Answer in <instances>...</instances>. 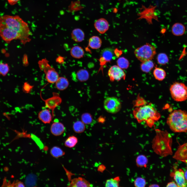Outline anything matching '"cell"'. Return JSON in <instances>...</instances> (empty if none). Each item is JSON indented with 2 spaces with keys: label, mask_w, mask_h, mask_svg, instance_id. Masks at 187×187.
Returning <instances> with one entry per match:
<instances>
[{
  "label": "cell",
  "mask_w": 187,
  "mask_h": 187,
  "mask_svg": "<svg viewBox=\"0 0 187 187\" xmlns=\"http://www.w3.org/2000/svg\"><path fill=\"white\" fill-rule=\"evenodd\" d=\"M154 10V8H146L141 12L140 15L141 17L145 18L148 22H151L152 19L156 18Z\"/></svg>",
  "instance_id": "obj_19"
},
{
  "label": "cell",
  "mask_w": 187,
  "mask_h": 187,
  "mask_svg": "<svg viewBox=\"0 0 187 187\" xmlns=\"http://www.w3.org/2000/svg\"><path fill=\"white\" fill-rule=\"evenodd\" d=\"M166 123L174 132H187V112L180 109L174 110L169 115Z\"/></svg>",
  "instance_id": "obj_4"
},
{
  "label": "cell",
  "mask_w": 187,
  "mask_h": 187,
  "mask_svg": "<svg viewBox=\"0 0 187 187\" xmlns=\"http://www.w3.org/2000/svg\"><path fill=\"white\" fill-rule=\"evenodd\" d=\"M69 85V82L66 78L62 77H59L56 82V88L60 90H63L66 89Z\"/></svg>",
  "instance_id": "obj_22"
},
{
  "label": "cell",
  "mask_w": 187,
  "mask_h": 187,
  "mask_svg": "<svg viewBox=\"0 0 187 187\" xmlns=\"http://www.w3.org/2000/svg\"><path fill=\"white\" fill-rule=\"evenodd\" d=\"M70 54L73 57L79 59L83 57L84 55V51L83 49L79 46H75L71 49Z\"/></svg>",
  "instance_id": "obj_21"
},
{
  "label": "cell",
  "mask_w": 187,
  "mask_h": 187,
  "mask_svg": "<svg viewBox=\"0 0 187 187\" xmlns=\"http://www.w3.org/2000/svg\"></svg>",
  "instance_id": "obj_45"
},
{
  "label": "cell",
  "mask_w": 187,
  "mask_h": 187,
  "mask_svg": "<svg viewBox=\"0 0 187 187\" xmlns=\"http://www.w3.org/2000/svg\"><path fill=\"white\" fill-rule=\"evenodd\" d=\"M78 142L77 138L74 136L69 137L65 140L64 145L65 146L69 148L74 147Z\"/></svg>",
  "instance_id": "obj_30"
},
{
  "label": "cell",
  "mask_w": 187,
  "mask_h": 187,
  "mask_svg": "<svg viewBox=\"0 0 187 187\" xmlns=\"http://www.w3.org/2000/svg\"><path fill=\"white\" fill-rule=\"evenodd\" d=\"M32 139L35 141L37 144L40 147L42 148L43 147V145L41 141L36 136L34 135H32Z\"/></svg>",
  "instance_id": "obj_37"
},
{
  "label": "cell",
  "mask_w": 187,
  "mask_h": 187,
  "mask_svg": "<svg viewBox=\"0 0 187 187\" xmlns=\"http://www.w3.org/2000/svg\"><path fill=\"white\" fill-rule=\"evenodd\" d=\"M72 39L75 42H79L82 41L85 37V34L82 30L79 28L74 29L71 33Z\"/></svg>",
  "instance_id": "obj_18"
},
{
  "label": "cell",
  "mask_w": 187,
  "mask_h": 187,
  "mask_svg": "<svg viewBox=\"0 0 187 187\" xmlns=\"http://www.w3.org/2000/svg\"><path fill=\"white\" fill-rule=\"evenodd\" d=\"M45 107L51 110L53 116H54V112L55 108L61 103L62 100L58 93H53L52 96L47 99L44 100Z\"/></svg>",
  "instance_id": "obj_10"
},
{
  "label": "cell",
  "mask_w": 187,
  "mask_h": 187,
  "mask_svg": "<svg viewBox=\"0 0 187 187\" xmlns=\"http://www.w3.org/2000/svg\"><path fill=\"white\" fill-rule=\"evenodd\" d=\"M82 122L84 124H90L92 121L91 115L89 113H85L82 115L81 117Z\"/></svg>",
  "instance_id": "obj_33"
},
{
  "label": "cell",
  "mask_w": 187,
  "mask_h": 187,
  "mask_svg": "<svg viewBox=\"0 0 187 187\" xmlns=\"http://www.w3.org/2000/svg\"><path fill=\"white\" fill-rule=\"evenodd\" d=\"M15 186L16 187H24V184L22 182L18 181L15 183Z\"/></svg>",
  "instance_id": "obj_42"
},
{
  "label": "cell",
  "mask_w": 187,
  "mask_h": 187,
  "mask_svg": "<svg viewBox=\"0 0 187 187\" xmlns=\"http://www.w3.org/2000/svg\"><path fill=\"white\" fill-rule=\"evenodd\" d=\"M120 181V178L119 176L108 179L106 182L105 186L106 187H119Z\"/></svg>",
  "instance_id": "obj_27"
},
{
  "label": "cell",
  "mask_w": 187,
  "mask_h": 187,
  "mask_svg": "<svg viewBox=\"0 0 187 187\" xmlns=\"http://www.w3.org/2000/svg\"><path fill=\"white\" fill-rule=\"evenodd\" d=\"M39 119L45 124L49 123L52 120V116L49 109H45L39 112L38 114Z\"/></svg>",
  "instance_id": "obj_16"
},
{
  "label": "cell",
  "mask_w": 187,
  "mask_h": 187,
  "mask_svg": "<svg viewBox=\"0 0 187 187\" xmlns=\"http://www.w3.org/2000/svg\"><path fill=\"white\" fill-rule=\"evenodd\" d=\"M9 3L11 5H14L17 3L20 0H7Z\"/></svg>",
  "instance_id": "obj_39"
},
{
  "label": "cell",
  "mask_w": 187,
  "mask_h": 187,
  "mask_svg": "<svg viewBox=\"0 0 187 187\" xmlns=\"http://www.w3.org/2000/svg\"><path fill=\"white\" fill-rule=\"evenodd\" d=\"M136 57L142 62L151 60L156 54L155 48L146 43L136 49L134 52Z\"/></svg>",
  "instance_id": "obj_5"
},
{
  "label": "cell",
  "mask_w": 187,
  "mask_h": 187,
  "mask_svg": "<svg viewBox=\"0 0 187 187\" xmlns=\"http://www.w3.org/2000/svg\"><path fill=\"white\" fill-rule=\"evenodd\" d=\"M65 129L64 125L61 123L55 122L52 124L50 131L55 136L61 135L64 132Z\"/></svg>",
  "instance_id": "obj_15"
},
{
  "label": "cell",
  "mask_w": 187,
  "mask_h": 187,
  "mask_svg": "<svg viewBox=\"0 0 187 187\" xmlns=\"http://www.w3.org/2000/svg\"><path fill=\"white\" fill-rule=\"evenodd\" d=\"M108 75L111 81H119L122 79H125L126 75L122 69L117 65H113L109 69Z\"/></svg>",
  "instance_id": "obj_9"
},
{
  "label": "cell",
  "mask_w": 187,
  "mask_h": 187,
  "mask_svg": "<svg viewBox=\"0 0 187 187\" xmlns=\"http://www.w3.org/2000/svg\"><path fill=\"white\" fill-rule=\"evenodd\" d=\"M157 60L158 63L161 65H165L169 62V58L167 55L164 53H161L157 56Z\"/></svg>",
  "instance_id": "obj_32"
},
{
  "label": "cell",
  "mask_w": 187,
  "mask_h": 187,
  "mask_svg": "<svg viewBox=\"0 0 187 187\" xmlns=\"http://www.w3.org/2000/svg\"><path fill=\"white\" fill-rule=\"evenodd\" d=\"M102 44L101 39L97 36H93L90 37L89 40V46L92 49H97L100 48Z\"/></svg>",
  "instance_id": "obj_20"
},
{
  "label": "cell",
  "mask_w": 187,
  "mask_h": 187,
  "mask_svg": "<svg viewBox=\"0 0 187 187\" xmlns=\"http://www.w3.org/2000/svg\"><path fill=\"white\" fill-rule=\"evenodd\" d=\"M145 180L142 177L137 178L134 182V185L136 187H144L146 185Z\"/></svg>",
  "instance_id": "obj_34"
},
{
  "label": "cell",
  "mask_w": 187,
  "mask_h": 187,
  "mask_svg": "<svg viewBox=\"0 0 187 187\" xmlns=\"http://www.w3.org/2000/svg\"><path fill=\"white\" fill-rule=\"evenodd\" d=\"M73 128L74 131L77 133L83 132L85 129L84 124L82 121H78L73 124Z\"/></svg>",
  "instance_id": "obj_28"
},
{
  "label": "cell",
  "mask_w": 187,
  "mask_h": 187,
  "mask_svg": "<svg viewBox=\"0 0 187 187\" xmlns=\"http://www.w3.org/2000/svg\"><path fill=\"white\" fill-rule=\"evenodd\" d=\"M104 107L105 110L108 112L115 113L120 110L121 104L117 98L114 97H109L104 100Z\"/></svg>",
  "instance_id": "obj_8"
},
{
  "label": "cell",
  "mask_w": 187,
  "mask_h": 187,
  "mask_svg": "<svg viewBox=\"0 0 187 187\" xmlns=\"http://www.w3.org/2000/svg\"><path fill=\"white\" fill-rule=\"evenodd\" d=\"M33 87V86L31 85L28 82H25L23 86V91L25 93H29L31 91Z\"/></svg>",
  "instance_id": "obj_36"
},
{
  "label": "cell",
  "mask_w": 187,
  "mask_h": 187,
  "mask_svg": "<svg viewBox=\"0 0 187 187\" xmlns=\"http://www.w3.org/2000/svg\"><path fill=\"white\" fill-rule=\"evenodd\" d=\"M64 59L63 57L59 56L57 58L56 61L60 63H63L64 62Z\"/></svg>",
  "instance_id": "obj_40"
},
{
  "label": "cell",
  "mask_w": 187,
  "mask_h": 187,
  "mask_svg": "<svg viewBox=\"0 0 187 187\" xmlns=\"http://www.w3.org/2000/svg\"><path fill=\"white\" fill-rule=\"evenodd\" d=\"M113 57V53L111 49L108 48L104 49L102 52L99 60L101 66L99 70H102L103 66L106 65L107 63L111 61Z\"/></svg>",
  "instance_id": "obj_12"
},
{
  "label": "cell",
  "mask_w": 187,
  "mask_h": 187,
  "mask_svg": "<svg viewBox=\"0 0 187 187\" xmlns=\"http://www.w3.org/2000/svg\"><path fill=\"white\" fill-rule=\"evenodd\" d=\"M122 52L121 50L116 49L114 51V53L116 56H119L122 54Z\"/></svg>",
  "instance_id": "obj_41"
},
{
  "label": "cell",
  "mask_w": 187,
  "mask_h": 187,
  "mask_svg": "<svg viewBox=\"0 0 187 187\" xmlns=\"http://www.w3.org/2000/svg\"><path fill=\"white\" fill-rule=\"evenodd\" d=\"M171 96L177 102L184 101L187 99V86L183 83L175 82L170 88Z\"/></svg>",
  "instance_id": "obj_6"
},
{
  "label": "cell",
  "mask_w": 187,
  "mask_h": 187,
  "mask_svg": "<svg viewBox=\"0 0 187 187\" xmlns=\"http://www.w3.org/2000/svg\"><path fill=\"white\" fill-rule=\"evenodd\" d=\"M38 64L40 69L45 74L47 81L50 83H56L59 77V74L50 65L48 60L46 58L42 59L39 61Z\"/></svg>",
  "instance_id": "obj_7"
},
{
  "label": "cell",
  "mask_w": 187,
  "mask_h": 187,
  "mask_svg": "<svg viewBox=\"0 0 187 187\" xmlns=\"http://www.w3.org/2000/svg\"><path fill=\"white\" fill-rule=\"evenodd\" d=\"M185 28L183 24L180 23H176L172 25L171 32L175 36H180L183 35L185 32Z\"/></svg>",
  "instance_id": "obj_17"
},
{
  "label": "cell",
  "mask_w": 187,
  "mask_h": 187,
  "mask_svg": "<svg viewBox=\"0 0 187 187\" xmlns=\"http://www.w3.org/2000/svg\"><path fill=\"white\" fill-rule=\"evenodd\" d=\"M9 68L8 64L0 63V74L3 76L5 75L8 72Z\"/></svg>",
  "instance_id": "obj_35"
},
{
  "label": "cell",
  "mask_w": 187,
  "mask_h": 187,
  "mask_svg": "<svg viewBox=\"0 0 187 187\" xmlns=\"http://www.w3.org/2000/svg\"><path fill=\"white\" fill-rule=\"evenodd\" d=\"M184 171L181 169L175 170L170 173L176 183L179 187H187V181L184 176Z\"/></svg>",
  "instance_id": "obj_11"
},
{
  "label": "cell",
  "mask_w": 187,
  "mask_h": 187,
  "mask_svg": "<svg viewBox=\"0 0 187 187\" xmlns=\"http://www.w3.org/2000/svg\"><path fill=\"white\" fill-rule=\"evenodd\" d=\"M94 26L96 30L99 33L103 34L109 29V25L108 21L104 18H100L95 22Z\"/></svg>",
  "instance_id": "obj_13"
},
{
  "label": "cell",
  "mask_w": 187,
  "mask_h": 187,
  "mask_svg": "<svg viewBox=\"0 0 187 187\" xmlns=\"http://www.w3.org/2000/svg\"><path fill=\"white\" fill-rule=\"evenodd\" d=\"M90 182L82 177L74 178L71 179L68 186L73 187H89L93 186Z\"/></svg>",
  "instance_id": "obj_14"
},
{
  "label": "cell",
  "mask_w": 187,
  "mask_h": 187,
  "mask_svg": "<svg viewBox=\"0 0 187 187\" xmlns=\"http://www.w3.org/2000/svg\"><path fill=\"white\" fill-rule=\"evenodd\" d=\"M155 135L152 141V147L156 154L162 157L172 154V138L166 131L158 129L155 130Z\"/></svg>",
  "instance_id": "obj_2"
},
{
  "label": "cell",
  "mask_w": 187,
  "mask_h": 187,
  "mask_svg": "<svg viewBox=\"0 0 187 187\" xmlns=\"http://www.w3.org/2000/svg\"><path fill=\"white\" fill-rule=\"evenodd\" d=\"M117 65L122 69H127L129 66L128 60L123 57L119 58L117 61Z\"/></svg>",
  "instance_id": "obj_31"
},
{
  "label": "cell",
  "mask_w": 187,
  "mask_h": 187,
  "mask_svg": "<svg viewBox=\"0 0 187 187\" xmlns=\"http://www.w3.org/2000/svg\"><path fill=\"white\" fill-rule=\"evenodd\" d=\"M136 163L138 167L146 168L148 163V158L144 155H139L137 157L136 159Z\"/></svg>",
  "instance_id": "obj_25"
},
{
  "label": "cell",
  "mask_w": 187,
  "mask_h": 187,
  "mask_svg": "<svg viewBox=\"0 0 187 187\" xmlns=\"http://www.w3.org/2000/svg\"><path fill=\"white\" fill-rule=\"evenodd\" d=\"M184 176L185 179L187 181V170L184 172Z\"/></svg>",
  "instance_id": "obj_43"
},
{
  "label": "cell",
  "mask_w": 187,
  "mask_h": 187,
  "mask_svg": "<svg viewBox=\"0 0 187 187\" xmlns=\"http://www.w3.org/2000/svg\"><path fill=\"white\" fill-rule=\"evenodd\" d=\"M154 66L153 63L151 60H150L142 62L141 65V68L142 71L148 73L153 68Z\"/></svg>",
  "instance_id": "obj_26"
},
{
  "label": "cell",
  "mask_w": 187,
  "mask_h": 187,
  "mask_svg": "<svg viewBox=\"0 0 187 187\" xmlns=\"http://www.w3.org/2000/svg\"><path fill=\"white\" fill-rule=\"evenodd\" d=\"M76 76L78 81L81 82H83L87 81L89 79V75L87 70L81 69L77 72Z\"/></svg>",
  "instance_id": "obj_23"
},
{
  "label": "cell",
  "mask_w": 187,
  "mask_h": 187,
  "mask_svg": "<svg viewBox=\"0 0 187 187\" xmlns=\"http://www.w3.org/2000/svg\"><path fill=\"white\" fill-rule=\"evenodd\" d=\"M155 78L159 81L163 80L165 77L166 74L165 71L163 69L156 67L153 72Z\"/></svg>",
  "instance_id": "obj_24"
},
{
  "label": "cell",
  "mask_w": 187,
  "mask_h": 187,
  "mask_svg": "<svg viewBox=\"0 0 187 187\" xmlns=\"http://www.w3.org/2000/svg\"><path fill=\"white\" fill-rule=\"evenodd\" d=\"M50 153L51 155L54 158H58L65 154L64 152L59 147L55 146L51 149Z\"/></svg>",
  "instance_id": "obj_29"
},
{
  "label": "cell",
  "mask_w": 187,
  "mask_h": 187,
  "mask_svg": "<svg viewBox=\"0 0 187 187\" xmlns=\"http://www.w3.org/2000/svg\"><path fill=\"white\" fill-rule=\"evenodd\" d=\"M135 118L139 123L145 122L149 127L152 128L155 123L159 120L161 115L150 105H143L135 108L133 112Z\"/></svg>",
  "instance_id": "obj_3"
},
{
  "label": "cell",
  "mask_w": 187,
  "mask_h": 187,
  "mask_svg": "<svg viewBox=\"0 0 187 187\" xmlns=\"http://www.w3.org/2000/svg\"><path fill=\"white\" fill-rule=\"evenodd\" d=\"M150 187H156V186H159L157 184H153L152 185H151L150 186H149Z\"/></svg>",
  "instance_id": "obj_44"
},
{
  "label": "cell",
  "mask_w": 187,
  "mask_h": 187,
  "mask_svg": "<svg viewBox=\"0 0 187 187\" xmlns=\"http://www.w3.org/2000/svg\"><path fill=\"white\" fill-rule=\"evenodd\" d=\"M166 187H178L176 183L174 181L170 182L168 183L166 185Z\"/></svg>",
  "instance_id": "obj_38"
},
{
  "label": "cell",
  "mask_w": 187,
  "mask_h": 187,
  "mask_svg": "<svg viewBox=\"0 0 187 187\" xmlns=\"http://www.w3.org/2000/svg\"><path fill=\"white\" fill-rule=\"evenodd\" d=\"M28 25L19 16L5 15L0 17V36L6 42L19 39L25 45L31 35Z\"/></svg>",
  "instance_id": "obj_1"
}]
</instances>
